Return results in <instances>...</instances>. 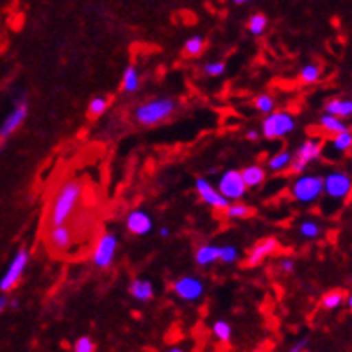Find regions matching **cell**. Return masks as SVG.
Listing matches in <instances>:
<instances>
[{"mask_svg": "<svg viewBox=\"0 0 352 352\" xmlns=\"http://www.w3.org/2000/svg\"><path fill=\"white\" fill-rule=\"evenodd\" d=\"M80 199H82V186L79 181L76 179L63 181L49 202L45 213V228L49 229L54 226L68 223V220L79 210Z\"/></svg>", "mask_w": 352, "mask_h": 352, "instance_id": "6da1fadb", "label": "cell"}, {"mask_svg": "<svg viewBox=\"0 0 352 352\" xmlns=\"http://www.w3.org/2000/svg\"><path fill=\"white\" fill-rule=\"evenodd\" d=\"M177 100L172 97H157L138 104L133 109V118L143 127H154L166 122L177 109Z\"/></svg>", "mask_w": 352, "mask_h": 352, "instance_id": "7a4b0ae2", "label": "cell"}, {"mask_svg": "<svg viewBox=\"0 0 352 352\" xmlns=\"http://www.w3.org/2000/svg\"><path fill=\"white\" fill-rule=\"evenodd\" d=\"M290 193L300 204H313L324 195V175L300 174L290 186Z\"/></svg>", "mask_w": 352, "mask_h": 352, "instance_id": "3957f363", "label": "cell"}, {"mask_svg": "<svg viewBox=\"0 0 352 352\" xmlns=\"http://www.w3.org/2000/svg\"><path fill=\"white\" fill-rule=\"evenodd\" d=\"M352 193V174L347 170H331L324 175V195L329 201L344 202Z\"/></svg>", "mask_w": 352, "mask_h": 352, "instance_id": "277c9868", "label": "cell"}, {"mask_svg": "<svg viewBox=\"0 0 352 352\" xmlns=\"http://www.w3.org/2000/svg\"><path fill=\"white\" fill-rule=\"evenodd\" d=\"M27 115H29V102H27V98L23 97V95H20V97L14 100L13 109L8 113V116H6L4 120H2V124H0V152L4 151L6 142L22 127Z\"/></svg>", "mask_w": 352, "mask_h": 352, "instance_id": "5b68a950", "label": "cell"}, {"mask_svg": "<svg viewBox=\"0 0 352 352\" xmlns=\"http://www.w3.org/2000/svg\"><path fill=\"white\" fill-rule=\"evenodd\" d=\"M322 148H324V145H322L320 140L317 138L304 140V142L299 145V148L295 151L294 157H292L290 168L288 170H290L294 175L304 174L313 161H317L318 157L322 156Z\"/></svg>", "mask_w": 352, "mask_h": 352, "instance_id": "8992f818", "label": "cell"}, {"mask_svg": "<svg viewBox=\"0 0 352 352\" xmlns=\"http://www.w3.org/2000/svg\"><path fill=\"white\" fill-rule=\"evenodd\" d=\"M295 116L288 111H274L267 115L261 124V134L267 140H277L288 136L295 131Z\"/></svg>", "mask_w": 352, "mask_h": 352, "instance_id": "52a82bcc", "label": "cell"}, {"mask_svg": "<svg viewBox=\"0 0 352 352\" xmlns=\"http://www.w3.org/2000/svg\"><path fill=\"white\" fill-rule=\"evenodd\" d=\"M29 259H31L29 250H27L25 247H20V249L16 250V254L13 256V259L9 261L4 276L0 277V292H2V294L11 292L14 286L20 283L23 272H25L27 265H29Z\"/></svg>", "mask_w": 352, "mask_h": 352, "instance_id": "ba28073f", "label": "cell"}, {"mask_svg": "<svg viewBox=\"0 0 352 352\" xmlns=\"http://www.w3.org/2000/svg\"><path fill=\"white\" fill-rule=\"evenodd\" d=\"M116 250H118V236L113 231H106L95 243L91 261L97 268L111 267L115 261Z\"/></svg>", "mask_w": 352, "mask_h": 352, "instance_id": "9c48e42d", "label": "cell"}, {"mask_svg": "<svg viewBox=\"0 0 352 352\" xmlns=\"http://www.w3.org/2000/svg\"><path fill=\"white\" fill-rule=\"evenodd\" d=\"M219 192L222 193L229 202H236L240 199H243L247 193V184L243 181V175H241V170H226L219 179Z\"/></svg>", "mask_w": 352, "mask_h": 352, "instance_id": "30bf717a", "label": "cell"}, {"mask_svg": "<svg viewBox=\"0 0 352 352\" xmlns=\"http://www.w3.org/2000/svg\"><path fill=\"white\" fill-rule=\"evenodd\" d=\"M172 290L177 295L179 299L186 300V302H195V300L202 299V295L206 292V285L201 277L195 276H183L175 279L172 285Z\"/></svg>", "mask_w": 352, "mask_h": 352, "instance_id": "8fae6325", "label": "cell"}, {"mask_svg": "<svg viewBox=\"0 0 352 352\" xmlns=\"http://www.w3.org/2000/svg\"><path fill=\"white\" fill-rule=\"evenodd\" d=\"M195 190L197 193H199V197H201V201L204 202V204L210 206V208H213V210L223 211L229 204H231V202L219 192V188L213 186L206 177L195 179Z\"/></svg>", "mask_w": 352, "mask_h": 352, "instance_id": "7c38bea8", "label": "cell"}, {"mask_svg": "<svg viewBox=\"0 0 352 352\" xmlns=\"http://www.w3.org/2000/svg\"><path fill=\"white\" fill-rule=\"evenodd\" d=\"M45 240H47V245L52 252H65L74 243V231L68 223L54 226V228H49L45 231Z\"/></svg>", "mask_w": 352, "mask_h": 352, "instance_id": "4fadbf2b", "label": "cell"}, {"mask_svg": "<svg viewBox=\"0 0 352 352\" xmlns=\"http://www.w3.org/2000/svg\"><path fill=\"white\" fill-rule=\"evenodd\" d=\"M277 249H279V241H277V238L268 236L263 238V240H259L258 243L249 250V254H247V265H249V267H258L259 263H263L268 256H272Z\"/></svg>", "mask_w": 352, "mask_h": 352, "instance_id": "5bb4252c", "label": "cell"}, {"mask_svg": "<svg viewBox=\"0 0 352 352\" xmlns=\"http://www.w3.org/2000/svg\"><path fill=\"white\" fill-rule=\"evenodd\" d=\"M125 226H127V231L134 236H145L154 228V222H152V217L143 210H133L129 211L127 219H125Z\"/></svg>", "mask_w": 352, "mask_h": 352, "instance_id": "9a60e30c", "label": "cell"}, {"mask_svg": "<svg viewBox=\"0 0 352 352\" xmlns=\"http://www.w3.org/2000/svg\"><path fill=\"white\" fill-rule=\"evenodd\" d=\"M154 283L145 277H136L129 285V294L133 295V299L140 300V302H147L154 297Z\"/></svg>", "mask_w": 352, "mask_h": 352, "instance_id": "2e32d148", "label": "cell"}, {"mask_svg": "<svg viewBox=\"0 0 352 352\" xmlns=\"http://www.w3.org/2000/svg\"><path fill=\"white\" fill-rule=\"evenodd\" d=\"M324 111L329 113V115H335L342 120L345 118H351L352 116V98H344V97H335L329 98L324 106Z\"/></svg>", "mask_w": 352, "mask_h": 352, "instance_id": "e0dca14e", "label": "cell"}, {"mask_svg": "<svg viewBox=\"0 0 352 352\" xmlns=\"http://www.w3.org/2000/svg\"><path fill=\"white\" fill-rule=\"evenodd\" d=\"M220 259V247L213 243H204L195 250V263L199 267H208V265L217 263Z\"/></svg>", "mask_w": 352, "mask_h": 352, "instance_id": "ac0fdd59", "label": "cell"}, {"mask_svg": "<svg viewBox=\"0 0 352 352\" xmlns=\"http://www.w3.org/2000/svg\"><path fill=\"white\" fill-rule=\"evenodd\" d=\"M241 175H243V181H245L247 188H258L265 183L267 179V172H265L263 166L259 165H250L241 170Z\"/></svg>", "mask_w": 352, "mask_h": 352, "instance_id": "d6986e66", "label": "cell"}, {"mask_svg": "<svg viewBox=\"0 0 352 352\" xmlns=\"http://www.w3.org/2000/svg\"><path fill=\"white\" fill-rule=\"evenodd\" d=\"M318 125H320L322 129L329 134H338L349 129V125L345 124L342 118H338V116L335 115H329V113H324V115L318 118Z\"/></svg>", "mask_w": 352, "mask_h": 352, "instance_id": "ffe728a7", "label": "cell"}, {"mask_svg": "<svg viewBox=\"0 0 352 352\" xmlns=\"http://www.w3.org/2000/svg\"><path fill=\"white\" fill-rule=\"evenodd\" d=\"M140 88V72L134 65L125 67L124 74H122V89L125 94H134Z\"/></svg>", "mask_w": 352, "mask_h": 352, "instance_id": "44dd1931", "label": "cell"}, {"mask_svg": "<svg viewBox=\"0 0 352 352\" xmlns=\"http://www.w3.org/2000/svg\"><path fill=\"white\" fill-rule=\"evenodd\" d=\"M292 157H294V154L288 151L277 152V154H274V156L267 161V168L270 170V172H283V170L290 168Z\"/></svg>", "mask_w": 352, "mask_h": 352, "instance_id": "7402d4cb", "label": "cell"}, {"mask_svg": "<svg viewBox=\"0 0 352 352\" xmlns=\"http://www.w3.org/2000/svg\"><path fill=\"white\" fill-rule=\"evenodd\" d=\"M331 148L338 154H345L352 148V131L347 129L344 133L333 134V140H331Z\"/></svg>", "mask_w": 352, "mask_h": 352, "instance_id": "603a6c76", "label": "cell"}, {"mask_svg": "<svg viewBox=\"0 0 352 352\" xmlns=\"http://www.w3.org/2000/svg\"><path fill=\"white\" fill-rule=\"evenodd\" d=\"M206 49V40L204 36L201 34H195L192 36V38H188L186 41H184V54H186L188 58H197V56H201L202 52H204Z\"/></svg>", "mask_w": 352, "mask_h": 352, "instance_id": "cb8c5ba5", "label": "cell"}, {"mask_svg": "<svg viewBox=\"0 0 352 352\" xmlns=\"http://www.w3.org/2000/svg\"><path fill=\"white\" fill-rule=\"evenodd\" d=\"M299 76H300V80L306 82V85H315V82L320 80L322 70L317 63H308V65H304V67L300 68Z\"/></svg>", "mask_w": 352, "mask_h": 352, "instance_id": "d4e9b609", "label": "cell"}, {"mask_svg": "<svg viewBox=\"0 0 352 352\" xmlns=\"http://www.w3.org/2000/svg\"><path fill=\"white\" fill-rule=\"evenodd\" d=\"M299 232L306 240H317L318 236H322V226L317 220H304L299 226Z\"/></svg>", "mask_w": 352, "mask_h": 352, "instance_id": "484cf974", "label": "cell"}, {"mask_svg": "<svg viewBox=\"0 0 352 352\" xmlns=\"http://www.w3.org/2000/svg\"><path fill=\"white\" fill-rule=\"evenodd\" d=\"M268 25V18L267 14L263 13H254L249 18V23H247V29L252 36H261L265 31H267Z\"/></svg>", "mask_w": 352, "mask_h": 352, "instance_id": "4316f807", "label": "cell"}, {"mask_svg": "<svg viewBox=\"0 0 352 352\" xmlns=\"http://www.w3.org/2000/svg\"><path fill=\"white\" fill-rule=\"evenodd\" d=\"M276 98L268 94H261L254 98V107L258 109L261 115H270V113L276 111Z\"/></svg>", "mask_w": 352, "mask_h": 352, "instance_id": "83f0119b", "label": "cell"}, {"mask_svg": "<svg viewBox=\"0 0 352 352\" xmlns=\"http://www.w3.org/2000/svg\"><path fill=\"white\" fill-rule=\"evenodd\" d=\"M223 211H226V217L231 220H243V219H247L250 213H252V210H250L249 206L241 204V202H236V204H229Z\"/></svg>", "mask_w": 352, "mask_h": 352, "instance_id": "f1b7e54d", "label": "cell"}, {"mask_svg": "<svg viewBox=\"0 0 352 352\" xmlns=\"http://www.w3.org/2000/svg\"><path fill=\"white\" fill-rule=\"evenodd\" d=\"M345 302V295L344 292L335 290V292H329L322 297V308L324 309H336L340 308L342 304Z\"/></svg>", "mask_w": 352, "mask_h": 352, "instance_id": "f546056e", "label": "cell"}, {"mask_svg": "<svg viewBox=\"0 0 352 352\" xmlns=\"http://www.w3.org/2000/svg\"><path fill=\"white\" fill-rule=\"evenodd\" d=\"M107 106H109L107 98L102 97V95H97V97H94L91 100H89L88 115L94 116V118H98V116H102L104 113H106Z\"/></svg>", "mask_w": 352, "mask_h": 352, "instance_id": "4dcf8cb0", "label": "cell"}, {"mask_svg": "<svg viewBox=\"0 0 352 352\" xmlns=\"http://www.w3.org/2000/svg\"><path fill=\"white\" fill-rule=\"evenodd\" d=\"M213 335L217 336V340L223 342V344L231 342V336H232L231 324H229V322H226V320H217L213 324Z\"/></svg>", "mask_w": 352, "mask_h": 352, "instance_id": "1f68e13d", "label": "cell"}, {"mask_svg": "<svg viewBox=\"0 0 352 352\" xmlns=\"http://www.w3.org/2000/svg\"><path fill=\"white\" fill-rule=\"evenodd\" d=\"M226 70H228L226 61H210V63H206L204 67H202V72H204L206 76H210V77L223 76Z\"/></svg>", "mask_w": 352, "mask_h": 352, "instance_id": "d6a6232c", "label": "cell"}, {"mask_svg": "<svg viewBox=\"0 0 352 352\" xmlns=\"http://www.w3.org/2000/svg\"><path fill=\"white\" fill-rule=\"evenodd\" d=\"M238 258H240V252L234 245H222L220 247V261L226 265L236 263Z\"/></svg>", "mask_w": 352, "mask_h": 352, "instance_id": "836d02e7", "label": "cell"}, {"mask_svg": "<svg viewBox=\"0 0 352 352\" xmlns=\"http://www.w3.org/2000/svg\"><path fill=\"white\" fill-rule=\"evenodd\" d=\"M74 352H95L94 340L89 338V336H80L74 344Z\"/></svg>", "mask_w": 352, "mask_h": 352, "instance_id": "e575fe53", "label": "cell"}, {"mask_svg": "<svg viewBox=\"0 0 352 352\" xmlns=\"http://www.w3.org/2000/svg\"><path fill=\"white\" fill-rule=\"evenodd\" d=\"M279 270L283 274H292L295 270V261L292 258H281L279 259Z\"/></svg>", "mask_w": 352, "mask_h": 352, "instance_id": "d590c367", "label": "cell"}, {"mask_svg": "<svg viewBox=\"0 0 352 352\" xmlns=\"http://www.w3.org/2000/svg\"><path fill=\"white\" fill-rule=\"evenodd\" d=\"M8 308H9V299L6 297V295H0V317L4 315V311Z\"/></svg>", "mask_w": 352, "mask_h": 352, "instance_id": "8d00e7d4", "label": "cell"}, {"mask_svg": "<svg viewBox=\"0 0 352 352\" xmlns=\"http://www.w3.org/2000/svg\"><path fill=\"white\" fill-rule=\"evenodd\" d=\"M306 345H308V340H300V342H297V344H295L288 352H300V351H304V347H306Z\"/></svg>", "mask_w": 352, "mask_h": 352, "instance_id": "74e56055", "label": "cell"}, {"mask_svg": "<svg viewBox=\"0 0 352 352\" xmlns=\"http://www.w3.org/2000/svg\"><path fill=\"white\" fill-rule=\"evenodd\" d=\"M259 136H261V133L256 129H250L249 133H247V140H250V142H258Z\"/></svg>", "mask_w": 352, "mask_h": 352, "instance_id": "f35d334b", "label": "cell"}, {"mask_svg": "<svg viewBox=\"0 0 352 352\" xmlns=\"http://www.w3.org/2000/svg\"><path fill=\"white\" fill-rule=\"evenodd\" d=\"M160 236L161 238H168L170 236V229L168 228H161L160 229Z\"/></svg>", "mask_w": 352, "mask_h": 352, "instance_id": "ab89813d", "label": "cell"}, {"mask_svg": "<svg viewBox=\"0 0 352 352\" xmlns=\"http://www.w3.org/2000/svg\"><path fill=\"white\" fill-rule=\"evenodd\" d=\"M232 4H238V6H243V4H249L252 0H231Z\"/></svg>", "mask_w": 352, "mask_h": 352, "instance_id": "60d3db41", "label": "cell"}, {"mask_svg": "<svg viewBox=\"0 0 352 352\" xmlns=\"http://www.w3.org/2000/svg\"><path fill=\"white\" fill-rule=\"evenodd\" d=\"M9 308H13V309H16V308H18V300H16V299H13V300H9Z\"/></svg>", "mask_w": 352, "mask_h": 352, "instance_id": "b9f144b4", "label": "cell"}, {"mask_svg": "<svg viewBox=\"0 0 352 352\" xmlns=\"http://www.w3.org/2000/svg\"><path fill=\"white\" fill-rule=\"evenodd\" d=\"M347 306H349V309L352 311V294L347 297Z\"/></svg>", "mask_w": 352, "mask_h": 352, "instance_id": "7bdbcfd3", "label": "cell"}, {"mask_svg": "<svg viewBox=\"0 0 352 352\" xmlns=\"http://www.w3.org/2000/svg\"><path fill=\"white\" fill-rule=\"evenodd\" d=\"M168 352H184V351L181 347H174V349H170Z\"/></svg>", "mask_w": 352, "mask_h": 352, "instance_id": "ee69618b", "label": "cell"}, {"mask_svg": "<svg viewBox=\"0 0 352 352\" xmlns=\"http://www.w3.org/2000/svg\"><path fill=\"white\" fill-rule=\"evenodd\" d=\"M300 352H306V351H300Z\"/></svg>", "mask_w": 352, "mask_h": 352, "instance_id": "f6af8a7d", "label": "cell"}]
</instances>
